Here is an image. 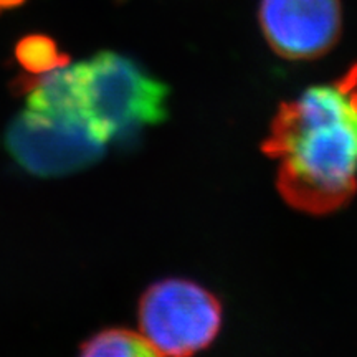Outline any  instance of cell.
I'll return each mask as SVG.
<instances>
[{
  "instance_id": "cell-3",
  "label": "cell",
  "mask_w": 357,
  "mask_h": 357,
  "mask_svg": "<svg viewBox=\"0 0 357 357\" xmlns=\"http://www.w3.org/2000/svg\"><path fill=\"white\" fill-rule=\"evenodd\" d=\"M222 321L218 298L189 280L158 281L139 301L141 334L164 357H192L207 349Z\"/></svg>"
},
{
  "instance_id": "cell-2",
  "label": "cell",
  "mask_w": 357,
  "mask_h": 357,
  "mask_svg": "<svg viewBox=\"0 0 357 357\" xmlns=\"http://www.w3.org/2000/svg\"><path fill=\"white\" fill-rule=\"evenodd\" d=\"M73 70L84 121L105 144L166 118L167 86L131 58L100 52Z\"/></svg>"
},
{
  "instance_id": "cell-5",
  "label": "cell",
  "mask_w": 357,
  "mask_h": 357,
  "mask_svg": "<svg viewBox=\"0 0 357 357\" xmlns=\"http://www.w3.org/2000/svg\"><path fill=\"white\" fill-rule=\"evenodd\" d=\"M6 144L22 167L38 176L79 171L100 159L106 146L86 128L42 119L26 111L10 124Z\"/></svg>"
},
{
  "instance_id": "cell-1",
  "label": "cell",
  "mask_w": 357,
  "mask_h": 357,
  "mask_svg": "<svg viewBox=\"0 0 357 357\" xmlns=\"http://www.w3.org/2000/svg\"><path fill=\"white\" fill-rule=\"evenodd\" d=\"M263 153L284 202L311 215L344 208L357 192V65L331 84L281 102Z\"/></svg>"
},
{
  "instance_id": "cell-8",
  "label": "cell",
  "mask_w": 357,
  "mask_h": 357,
  "mask_svg": "<svg viewBox=\"0 0 357 357\" xmlns=\"http://www.w3.org/2000/svg\"><path fill=\"white\" fill-rule=\"evenodd\" d=\"M24 2V0H0V12L6 10V8H12L19 3Z\"/></svg>"
},
{
  "instance_id": "cell-4",
  "label": "cell",
  "mask_w": 357,
  "mask_h": 357,
  "mask_svg": "<svg viewBox=\"0 0 357 357\" xmlns=\"http://www.w3.org/2000/svg\"><path fill=\"white\" fill-rule=\"evenodd\" d=\"M258 24L278 56L316 60L341 38L342 6L341 0H260Z\"/></svg>"
},
{
  "instance_id": "cell-7",
  "label": "cell",
  "mask_w": 357,
  "mask_h": 357,
  "mask_svg": "<svg viewBox=\"0 0 357 357\" xmlns=\"http://www.w3.org/2000/svg\"><path fill=\"white\" fill-rule=\"evenodd\" d=\"M17 58L22 66L35 77L68 63V56L58 52L53 40L38 35L22 40L17 47Z\"/></svg>"
},
{
  "instance_id": "cell-6",
  "label": "cell",
  "mask_w": 357,
  "mask_h": 357,
  "mask_svg": "<svg viewBox=\"0 0 357 357\" xmlns=\"http://www.w3.org/2000/svg\"><path fill=\"white\" fill-rule=\"evenodd\" d=\"M79 357H164L139 333L108 329L96 334L82 347Z\"/></svg>"
}]
</instances>
